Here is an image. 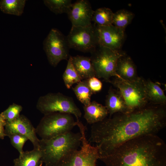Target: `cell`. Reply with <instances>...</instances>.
Masks as SVG:
<instances>
[{"instance_id":"6da1fadb","label":"cell","mask_w":166,"mask_h":166,"mask_svg":"<svg viewBox=\"0 0 166 166\" xmlns=\"http://www.w3.org/2000/svg\"><path fill=\"white\" fill-rule=\"evenodd\" d=\"M166 126L165 105L149 104L130 113H115L92 124L88 141L96 144L100 158L110 154L132 139L157 135Z\"/></svg>"},{"instance_id":"7a4b0ae2","label":"cell","mask_w":166,"mask_h":166,"mask_svg":"<svg viewBox=\"0 0 166 166\" xmlns=\"http://www.w3.org/2000/svg\"><path fill=\"white\" fill-rule=\"evenodd\" d=\"M99 159L105 166H166V144L157 135L142 136Z\"/></svg>"},{"instance_id":"3957f363","label":"cell","mask_w":166,"mask_h":166,"mask_svg":"<svg viewBox=\"0 0 166 166\" xmlns=\"http://www.w3.org/2000/svg\"><path fill=\"white\" fill-rule=\"evenodd\" d=\"M81 139L80 132L71 131L49 139H40L39 149L45 166H56L69 153L78 149Z\"/></svg>"},{"instance_id":"277c9868","label":"cell","mask_w":166,"mask_h":166,"mask_svg":"<svg viewBox=\"0 0 166 166\" xmlns=\"http://www.w3.org/2000/svg\"><path fill=\"white\" fill-rule=\"evenodd\" d=\"M145 80L139 77L135 81H129L115 77L109 83L119 91L131 112L149 104L146 93Z\"/></svg>"},{"instance_id":"5b68a950","label":"cell","mask_w":166,"mask_h":166,"mask_svg":"<svg viewBox=\"0 0 166 166\" xmlns=\"http://www.w3.org/2000/svg\"><path fill=\"white\" fill-rule=\"evenodd\" d=\"M75 126L72 114L55 112L44 115L36 131L41 139L48 140L71 131Z\"/></svg>"},{"instance_id":"8992f818","label":"cell","mask_w":166,"mask_h":166,"mask_svg":"<svg viewBox=\"0 0 166 166\" xmlns=\"http://www.w3.org/2000/svg\"><path fill=\"white\" fill-rule=\"evenodd\" d=\"M76 124L81 136V148L69 153L56 166H97V161L100 157L97 147L91 145L87 140L86 126L79 120L76 121Z\"/></svg>"},{"instance_id":"52a82bcc","label":"cell","mask_w":166,"mask_h":166,"mask_svg":"<svg viewBox=\"0 0 166 166\" xmlns=\"http://www.w3.org/2000/svg\"><path fill=\"white\" fill-rule=\"evenodd\" d=\"M91 53L90 57L96 77L102 78L109 83L111 77H118L116 71L117 62L119 58L125 53L121 50H113L98 45Z\"/></svg>"},{"instance_id":"ba28073f","label":"cell","mask_w":166,"mask_h":166,"mask_svg":"<svg viewBox=\"0 0 166 166\" xmlns=\"http://www.w3.org/2000/svg\"><path fill=\"white\" fill-rule=\"evenodd\" d=\"M36 108L44 115L55 112L68 113L74 115L77 120L82 115L73 99L60 93H49L40 97Z\"/></svg>"},{"instance_id":"9c48e42d","label":"cell","mask_w":166,"mask_h":166,"mask_svg":"<svg viewBox=\"0 0 166 166\" xmlns=\"http://www.w3.org/2000/svg\"><path fill=\"white\" fill-rule=\"evenodd\" d=\"M43 48L49 64L54 67L69 57L66 36L56 28L52 29L44 40Z\"/></svg>"},{"instance_id":"30bf717a","label":"cell","mask_w":166,"mask_h":166,"mask_svg":"<svg viewBox=\"0 0 166 166\" xmlns=\"http://www.w3.org/2000/svg\"><path fill=\"white\" fill-rule=\"evenodd\" d=\"M66 38L69 48L84 53H91L98 45L94 25L86 26H72Z\"/></svg>"},{"instance_id":"8fae6325","label":"cell","mask_w":166,"mask_h":166,"mask_svg":"<svg viewBox=\"0 0 166 166\" xmlns=\"http://www.w3.org/2000/svg\"><path fill=\"white\" fill-rule=\"evenodd\" d=\"M95 26L98 45L113 50H121L125 39V30L113 25L105 26Z\"/></svg>"},{"instance_id":"7c38bea8","label":"cell","mask_w":166,"mask_h":166,"mask_svg":"<svg viewBox=\"0 0 166 166\" xmlns=\"http://www.w3.org/2000/svg\"><path fill=\"white\" fill-rule=\"evenodd\" d=\"M4 132L6 136L18 134L27 137L33 144L34 148L39 149V140L37 136L36 128L29 120L23 115L10 121H6Z\"/></svg>"},{"instance_id":"4fadbf2b","label":"cell","mask_w":166,"mask_h":166,"mask_svg":"<svg viewBox=\"0 0 166 166\" xmlns=\"http://www.w3.org/2000/svg\"><path fill=\"white\" fill-rule=\"evenodd\" d=\"M94 11L89 1L77 0L72 6L67 14L72 26H89L92 25Z\"/></svg>"},{"instance_id":"5bb4252c","label":"cell","mask_w":166,"mask_h":166,"mask_svg":"<svg viewBox=\"0 0 166 166\" xmlns=\"http://www.w3.org/2000/svg\"><path fill=\"white\" fill-rule=\"evenodd\" d=\"M109 117L116 113H131L119 91L111 87L106 96L105 105Z\"/></svg>"},{"instance_id":"9a60e30c","label":"cell","mask_w":166,"mask_h":166,"mask_svg":"<svg viewBox=\"0 0 166 166\" xmlns=\"http://www.w3.org/2000/svg\"><path fill=\"white\" fill-rule=\"evenodd\" d=\"M118 77L124 80L132 81L139 78L136 66L129 56L125 54L118 59L116 67Z\"/></svg>"},{"instance_id":"2e32d148","label":"cell","mask_w":166,"mask_h":166,"mask_svg":"<svg viewBox=\"0 0 166 166\" xmlns=\"http://www.w3.org/2000/svg\"><path fill=\"white\" fill-rule=\"evenodd\" d=\"M84 117L87 122L93 124L102 121L109 115L105 106L93 101L87 106H84Z\"/></svg>"},{"instance_id":"e0dca14e","label":"cell","mask_w":166,"mask_h":166,"mask_svg":"<svg viewBox=\"0 0 166 166\" xmlns=\"http://www.w3.org/2000/svg\"><path fill=\"white\" fill-rule=\"evenodd\" d=\"M73 65L82 80L95 77V72L90 57L77 55L71 56Z\"/></svg>"},{"instance_id":"ac0fdd59","label":"cell","mask_w":166,"mask_h":166,"mask_svg":"<svg viewBox=\"0 0 166 166\" xmlns=\"http://www.w3.org/2000/svg\"><path fill=\"white\" fill-rule=\"evenodd\" d=\"M147 96L149 104L165 105L166 97L163 90L150 80H145Z\"/></svg>"},{"instance_id":"d6986e66","label":"cell","mask_w":166,"mask_h":166,"mask_svg":"<svg viewBox=\"0 0 166 166\" xmlns=\"http://www.w3.org/2000/svg\"><path fill=\"white\" fill-rule=\"evenodd\" d=\"M42 154L40 149L23 151L14 160V166H39L42 163Z\"/></svg>"},{"instance_id":"ffe728a7","label":"cell","mask_w":166,"mask_h":166,"mask_svg":"<svg viewBox=\"0 0 166 166\" xmlns=\"http://www.w3.org/2000/svg\"><path fill=\"white\" fill-rule=\"evenodd\" d=\"M26 0H1L0 9L3 13L17 16L23 14L26 2Z\"/></svg>"},{"instance_id":"44dd1931","label":"cell","mask_w":166,"mask_h":166,"mask_svg":"<svg viewBox=\"0 0 166 166\" xmlns=\"http://www.w3.org/2000/svg\"><path fill=\"white\" fill-rule=\"evenodd\" d=\"M72 89L77 99L84 106L90 103L91 97L93 93L89 86L87 79L81 80L72 87Z\"/></svg>"},{"instance_id":"7402d4cb","label":"cell","mask_w":166,"mask_h":166,"mask_svg":"<svg viewBox=\"0 0 166 166\" xmlns=\"http://www.w3.org/2000/svg\"><path fill=\"white\" fill-rule=\"evenodd\" d=\"M113 13L109 8L101 7L94 11L92 21L94 25L99 26H105L113 25Z\"/></svg>"},{"instance_id":"603a6c76","label":"cell","mask_w":166,"mask_h":166,"mask_svg":"<svg viewBox=\"0 0 166 166\" xmlns=\"http://www.w3.org/2000/svg\"><path fill=\"white\" fill-rule=\"evenodd\" d=\"M134 17V15L132 12L125 9L120 10L113 13L112 24L117 28L125 30Z\"/></svg>"},{"instance_id":"cb8c5ba5","label":"cell","mask_w":166,"mask_h":166,"mask_svg":"<svg viewBox=\"0 0 166 166\" xmlns=\"http://www.w3.org/2000/svg\"><path fill=\"white\" fill-rule=\"evenodd\" d=\"M63 79L65 86L68 89H70L73 84L83 80L75 69L70 56L69 57L65 69L63 74Z\"/></svg>"},{"instance_id":"d4e9b609","label":"cell","mask_w":166,"mask_h":166,"mask_svg":"<svg viewBox=\"0 0 166 166\" xmlns=\"http://www.w3.org/2000/svg\"><path fill=\"white\" fill-rule=\"evenodd\" d=\"M45 5L56 14H67L72 6L70 0H44Z\"/></svg>"},{"instance_id":"484cf974","label":"cell","mask_w":166,"mask_h":166,"mask_svg":"<svg viewBox=\"0 0 166 166\" xmlns=\"http://www.w3.org/2000/svg\"><path fill=\"white\" fill-rule=\"evenodd\" d=\"M22 109V106L14 103L10 105L0 114L6 121H10L15 119L20 116Z\"/></svg>"},{"instance_id":"4316f807","label":"cell","mask_w":166,"mask_h":166,"mask_svg":"<svg viewBox=\"0 0 166 166\" xmlns=\"http://www.w3.org/2000/svg\"><path fill=\"white\" fill-rule=\"evenodd\" d=\"M12 145L16 149L19 154L24 151L23 147L25 143L28 140L26 136L18 134H13L8 136Z\"/></svg>"},{"instance_id":"83f0119b","label":"cell","mask_w":166,"mask_h":166,"mask_svg":"<svg viewBox=\"0 0 166 166\" xmlns=\"http://www.w3.org/2000/svg\"><path fill=\"white\" fill-rule=\"evenodd\" d=\"M89 86L93 94L100 92L102 88L101 82L95 77L87 79Z\"/></svg>"},{"instance_id":"f1b7e54d","label":"cell","mask_w":166,"mask_h":166,"mask_svg":"<svg viewBox=\"0 0 166 166\" xmlns=\"http://www.w3.org/2000/svg\"><path fill=\"white\" fill-rule=\"evenodd\" d=\"M6 123V121L0 114V139H3L6 136L4 132V128Z\"/></svg>"},{"instance_id":"f546056e","label":"cell","mask_w":166,"mask_h":166,"mask_svg":"<svg viewBox=\"0 0 166 166\" xmlns=\"http://www.w3.org/2000/svg\"><path fill=\"white\" fill-rule=\"evenodd\" d=\"M43 163H42L39 166H42Z\"/></svg>"}]
</instances>
